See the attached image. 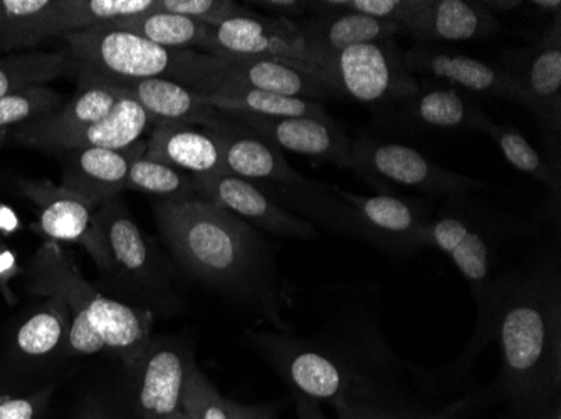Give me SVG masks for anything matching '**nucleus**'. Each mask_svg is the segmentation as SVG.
Returning <instances> with one entry per match:
<instances>
[{
	"mask_svg": "<svg viewBox=\"0 0 561 419\" xmlns=\"http://www.w3.org/2000/svg\"><path fill=\"white\" fill-rule=\"evenodd\" d=\"M494 339L501 349L496 395L518 419L561 401V258L558 244L507 270Z\"/></svg>",
	"mask_w": 561,
	"mask_h": 419,
	"instance_id": "obj_1",
	"label": "nucleus"
},
{
	"mask_svg": "<svg viewBox=\"0 0 561 419\" xmlns=\"http://www.w3.org/2000/svg\"><path fill=\"white\" fill-rule=\"evenodd\" d=\"M153 212L163 244L187 276L283 324L273 252L248 222L206 198L159 200Z\"/></svg>",
	"mask_w": 561,
	"mask_h": 419,
	"instance_id": "obj_2",
	"label": "nucleus"
},
{
	"mask_svg": "<svg viewBox=\"0 0 561 419\" xmlns=\"http://www.w3.org/2000/svg\"><path fill=\"white\" fill-rule=\"evenodd\" d=\"M249 342L270 362L295 396L336 403L368 411L419 415L428 409L400 387L386 346L377 337L360 348H331L323 340H305L249 330Z\"/></svg>",
	"mask_w": 561,
	"mask_h": 419,
	"instance_id": "obj_3",
	"label": "nucleus"
},
{
	"mask_svg": "<svg viewBox=\"0 0 561 419\" xmlns=\"http://www.w3.org/2000/svg\"><path fill=\"white\" fill-rule=\"evenodd\" d=\"M526 232L528 223L472 200L469 195L446 198L425 229L424 247L436 248L450 258L468 282L478 311L471 342L453 365L456 373L468 370L481 349L494 340L497 305L507 273L500 269L501 254L507 242Z\"/></svg>",
	"mask_w": 561,
	"mask_h": 419,
	"instance_id": "obj_4",
	"label": "nucleus"
},
{
	"mask_svg": "<svg viewBox=\"0 0 561 419\" xmlns=\"http://www.w3.org/2000/svg\"><path fill=\"white\" fill-rule=\"evenodd\" d=\"M27 291L58 299L68 309L69 337L65 356L108 352L134 373L150 346L156 316L101 294L56 242L46 241L31 260Z\"/></svg>",
	"mask_w": 561,
	"mask_h": 419,
	"instance_id": "obj_5",
	"label": "nucleus"
},
{
	"mask_svg": "<svg viewBox=\"0 0 561 419\" xmlns=\"http://www.w3.org/2000/svg\"><path fill=\"white\" fill-rule=\"evenodd\" d=\"M62 40L78 84L165 80L204 96L229 84L219 56L194 49H167L108 25L68 34Z\"/></svg>",
	"mask_w": 561,
	"mask_h": 419,
	"instance_id": "obj_6",
	"label": "nucleus"
},
{
	"mask_svg": "<svg viewBox=\"0 0 561 419\" xmlns=\"http://www.w3.org/2000/svg\"><path fill=\"white\" fill-rule=\"evenodd\" d=\"M93 225L105 247L106 266L100 273L106 289L118 292L123 304L145 309L153 316L176 314L181 299L173 289L172 267L145 238L122 198L98 208Z\"/></svg>",
	"mask_w": 561,
	"mask_h": 419,
	"instance_id": "obj_7",
	"label": "nucleus"
},
{
	"mask_svg": "<svg viewBox=\"0 0 561 419\" xmlns=\"http://www.w3.org/2000/svg\"><path fill=\"white\" fill-rule=\"evenodd\" d=\"M160 0H0V56L58 36L159 12Z\"/></svg>",
	"mask_w": 561,
	"mask_h": 419,
	"instance_id": "obj_8",
	"label": "nucleus"
},
{
	"mask_svg": "<svg viewBox=\"0 0 561 419\" xmlns=\"http://www.w3.org/2000/svg\"><path fill=\"white\" fill-rule=\"evenodd\" d=\"M350 170L381 195H389L390 185L444 198L488 190L486 183L444 168L414 148L368 135L352 141Z\"/></svg>",
	"mask_w": 561,
	"mask_h": 419,
	"instance_id": "obj_9",
	"label": "nucleus"
},
{
	"mask_svg": "<svg viewBox=\"0 0 561 419\" xmlns=\"http://www.w3.org/2000/svg\"><path fill=\"white\" fill-rule=\"evenodd\" d=\"M327 78L339 97H350L378 112L396 109L419 84L393 39L358 44L331 55Z\"/></svg>",
	"mask_w": 561,
	"mask_h": 419,
	"instance_id": "obj_10",
	"label": "nucleus"
},
{
	"mask_svg": "<svg viewBox=\"0 0 561 419\" xmlns=\"http://www.w3.org/2000/svg\"><path fill=\"white\" fill-rule=\"evenodd\" d=\"M504 69L512 72L522 104L533 113L543 138L545 159L561 172V15L528 49L507 50Z\"/></svg>",
	"mask_w": 561,
	"mask_h": 419,
	"instance_id": "obj_11",
	"label": "nucleus"
},
{
	"mask_svg": "<svg viewBox=\"0 0 561 419\" xmlns=\"http://www.w3.org/2000/svg\"><path fill=\"white\" fill-rule=\"evenodd\" d=\"M207 55L271 59L318 75L330 86L327 61L305 43L295 22L286 19L256 14L216 25L210 30Z\"/></svg>",
	"mask_w": 561,
	"mask_h": 419,
	"instance_id": "obj_12",
	"label": "nucleus"
},
{
	"mask_svg": "<svg viewBox=\"0 0 561 419\" xmlns=\"http://www.w3.org/2000/svg\"><path fill=\"white\" fill-rule=\"evenodd\" d=\"M336 194L348 201L360 219V241L387 254H412L424 248V232L436 208L425 198L353 194L336 185Z\"/></svg>",
	"mask_w": 561,
	"mask_h": 419,
	"instance_id": "obj_13",
	"label": "nucleus"
},
{
	"mask_svg": "<svg viewBox=\"0 0 561 419\" xmlns=\"http://www.w3.org/2000/svg\"><path fill=\"white\" fill-rule=\"evenodd\" d=\"M22 195L30 198L37 207V223L33 225L37 235L50 242H72L87 248L98 270L105 269V247L98 237L93 225L94 210L83 197L72 194L62 185H55L49 179H21Z\"/></svg>",
	"mask_w": 561,
	"mask_h": 419,
	"instance_id": "obj_14",
	"label": "nucleus"
},
{
	"mask_svg": "<svg viewBox=\"0 0 561 419\" xmlns=\"http://www.w3.org/2000/svg\"><path fill=\"white\" fill-rule=\"evenodd\" d=\"M403 61L412 75L422 74L427 80L443 81L472 97L522 103V93L512 72L481 59L450 53L436 44L415 43L403 53Z\"/></svg>",
	"mask_w": 561,
	"mask_h": 419,
	"instance_id": "obj_15",
	"label": "nucleus"
},
{
	"mask_svg": "<svg viewBox=\"0 0 561 419\" xmlns=\"http://www.w3.org/2000/svg\"><path fill=\"white\" fill-rule=\"evenodd\" d=\"M194 354L184 340L151 339L137 376V411L140 419H175L182 412L185 381Z\"/></svg>",
	"mask_w": 561,
	"mask_h": 419,
	"instance_id": "obj_16",
	"label": "nucleus"
},
{
	"mask_svg": "<svg viewBox=\"0 0 561 419\" xmlns=\"http://www.w3.org/2000/svg\"><path fill=\"white\" fill-rule=\"evenodd\" d=\"M206 129L216 137L224 166L229 175L251 183L295 185L305 182L306 176L289 165L279 148L254 133L231 115L217 109L216 118Z\"/></svg>",
	"mask_w": 561,
	"mask_h": 419,
	"instance_id": "obj_17",
	"label": "nucleus"
},
{
	"mask_svg": "<svg viewBox=\"0 0 561 419\" xmlns=\"http://www.w3.org/2000/svg\"><path fill=\"white\" fill-rule=\"evenodd\" d=\"M390 113L412 131L486 133L493 123L471 94L436 80L421 81L415 93Z\"/></svg>",
	"mask_w": 561,
	"mask_h": 419,
	"instance_id": "obj_18",
	"label": "nucleus"
},
{
	"mask_svg": "<svg viewBox=\"0 0 561 419\" xmlns=\"http://www.w3.org/2000/svg\"><path fill=\"white\" fill-rule=\"evenodd\" d=\"M194 179L198 198L222 205L249 225L252 223L279 237L302 241L318 237L317 226L306 222L301 217L289 213L248 179L238 178L229 173Z\"/></svg>",
	"mask_w": 561,
	"mask_h": 419,
	"instance_id": "obj_19",
	"label": "nucleus"
},
{
	"mask_svg": "<svg viewBox=\"0 0 561 419\" xmlns=\"http://www.w3.org/2000/svg\"><path fill=\"white\" fill-rule=\"evenodd\" d=\"M226 113V112H224ZM280 151L302 154L317 162L350 168L352 140L335 121L310 118H266L248 113H227Z\"/></svg>",
	"mask_w": 561,
	"mask_h": 419,
	"instance_id": "obj_20",
	"label": "nucleus"
},
{
	"mask_svg": "<svg viewBox=\"0 0 561 419\" xmlns=\"http://www.w3.org/2000/svg\"><path fill=\"white\" fill-rule=\"evenodd\" d=\"M147 150L145 141H138L125 150L68 151L65 154L61 185L72 194L83 197L94 210L116 200L125 190L126 176L135 160L141 159Z\"/></svg>",
	"mask_w": 561,
	"mask_h": 419,
	"instance_id": "obj_21",
	"label": "nucleus"
},
{
	"mask_svg": "<svg viewBox=\"0 0 561 419\" xmlns=\"http://www.w3.org/2000/svg\"><path fill=\"white\" fill-rule=\"evenodd\" d=\"M500 33V21L471 0H415L402 34L417 43H459L490 39Z\"/></svg>",
	"mask_w": 561,
	"mask_h": 419,
	"instance_id": "obj_22",
	"label": "nucleus"
},
{
	"mask_svg": "<svg viewBox=\"0 0 561 419\" xmlns=\"http://www.w3.org/2000/svg\"><path fill=\"white\" fill-rule=\"evenodd\" d=\"M310 18L296 21L302 39L327 61L331 55L358 44L393 39L400 33L392 22L378 21L368 15L343 11L327 2H310Z\"/></svg>",
	"mask_w": 561,
	"mask_h": 419,
	"instance_id": "obj_23",
	"label": "nucleus"
},
{
	"mask_svg": "<svg viewBox=\"0 0 561 419\" xmlns=\"http://www.w3.org/2000/svg\"><path fill=\"white\" fill-rule=\"evenodd\" d=\"M145 159L165 163L194 178L227 173L216 137L202 126L175 123L153 126L147 141Z\"/></svg>",
	"mask_w": 561,
	"mask_h": 419,
	"instance_id": "obj_24",
	"label": "nucleus"
},
{
	"mask_svg": "<svg viewBox=\"0 0 561 419\" xmlns=\"http://www.w3.org/2000/svg\"><path fill=\"white\" fill-rule=\"evenodd\" d=\"M122 96L123 94L116 88L106 86V84H78L75 96L62 104L58 112L14 129L8 135L5 141L37 150L41 144L53 138L71 133L76 129L106 118Z\"/></svg>",
	"mask_w": 561,
	"mask_h": 419,
	"instance_id": "obj_25",
	"label": "nucleus"
},
{
	"mask_svg": "<svg viewBox=\"0 0 561 419\" xmlns=\"http://www.w3.org/2000/svg\"><path fill=\"white\" fill-rule=\"evenodd\" d=\"M226 66L227 81L238 86L266 91L279 96L320 103L339 97L323 80L310 72L271 61V59L249 58V56H219Z\"/></svg>",
	"mask_w": 561,
	"mask_h": 419,
	"instance_id": "obj_26",
	"label": "nucleus"
},
{
	"mask_svg": "<svg viewBox=\"0 0 561 419\" xmlns=\"http://www.w3.org/2000/svg\"><path fill=\"white\" fill-rule=\"evenodd\" d=\"M153 125L150 116L137 101L123 94L106 118L76 129L71 133L61 135L41 144L37 150L46 153H68L88 148H103V150H125L134 147L141 140L145 131Z\"/></svg>",
	"mask_w": 561,
	"mask_h": 419,
	"instance_id": "obj_27",
	"label": "nucleus"
},
{
	"mask_svg": "<svg viewBox=\"0 0 561 419\" xmlns=\"http://www.w3.org/2000/svg\"><path fill=\"white\" fill-rule=\"evenodd\" d=\"M106 86L116 88L119 93L137 101L150 116L153 125L175 123L206 128L217 115L216 108L202 103L201 94L172 81H123Z\"/></svg>",
	"mask_w": 561,
	"mask_h": 419,
	"instance_id": "obj_28",
	"label": "nucleus"
},
{
	"mask_svg": "<svg viewBox=\"0 0 561 419\" xmlns=\"http://www.w3.org/2000/svg\"><path fill=\"white\" fill-rule=\"evenodd\" d=\"M201 101L210 108L226 113H248L266 118H310L318 121H333L323 104L299 97L279 96L252 88L226 84L214 94H201Z\"/></svg>",
	"mask_w": 561,
	"mask_h": 419,
	"instance_id": "obj_29",
	"label": "nucleus"
},
{
	"mask_svg": "<svg viewBox=\"0 0 561 419\" xmlns=\"http://www.w3.org/2000/svg\"><path fill=\"white\" fill-rule=\"evenodd\" d=\"M105 25L144 37L167 49H198L206 55L210 30H213L210 25L201 24L184 15L169 14V12H150V14L123 19Z\"/></svg>",
	"mask_w": 561,
	"mask_h": 419,
	"instance_id": "obj_30",
	"label": "nucleus"
},
{
	"mask_svg": "<svg viewBox=\"0 0 561 419\" xmlns=\"http://www.w3.org/2000/svg\"><path fill=\"white\" fill-rule=\"evenodd\" d=\"M69 326L71 321L66 305L58 299H46V302L19 326L14 339L15 349L22 358L34 361L65 354Z\"/></svg>",
	"mask_w": 561,
	"mask_h": 419,
	"instance_id": "obj_31",
	"label": "nucleus"
},
{
	"mask_svg": "<svg viewBox=\"0 0 561 419\" xmlns=\"http://www.w3.org/2000/svg\"><path fill=\"white\" fill-rule=\"evenodd\" d=\"M68 72L72 62L65 49L0 56V100L25 88L46 86Z\"/></svg>",
	"mask_w": 561,
	"mask_h": 419,
	"instance_id": "obj_32",
	"label": "nucleus"
},
{
	"mask_svg": "<svg viewBox=\"0 0 561 419\" xmlns=\"http://www.w3.org/2000/svg\"><path fill=\"white\" fill-rule=\"evenodd\" d=\"M488 137L493 138L504 159L519 172L533 176L553 194L554 200L561 201V172L553 168L543 154L529 144V141L512 125L491 123L486 129Z\"/></svg>",
	"mask_w": 561,
	"mask_h": 419,
	"instance_id": "obj_33",
	"label": "nucleus"
},
{
	"mask_svg": "<svg viewBox=\"0 0 561 419\" xmlns=\"http://www.w3.org/2000/svg\"><path fill=\"white\" fill-rule=\"evenodd\" d=\"M125 188L153 195L167 201H187L198 198L194 176L165 163L151 162L145 159V154L131 163Z\"/></svg>",
	"mask_w": 561,
	"mask_h": 419,
	"instance_id": "obj_34",
	"label": "nucleus"
},
{
	"mask_svg": "<svg viewBox=\"0 0 561 419\" xmlns=\"http://www.w3.org/2000/svg\"><path fill=\"white\" fill-rule=\"evenodd\" d=\"M62 103L61 94L49 86L25 88L0 100V144L11 131L53 115Z\"/></svg>",
	"mask_w": 561,
	"mask_h": 419,
	"instance_id": "obj_35",
	"label": "nucleus"
},
{
	"mask_svg": "<svg viewBox=\"0 0 561 419\" xmlns=\"http://www.w3.org/2000/svg\"><path fill=\"white\" fill-rule=\"evenodd\" d=\"M182 411L191 419H229L226 398L220 396L209 377L198 370L195 361L192 362L185 381Z\"/></svg>",
	"mask_w": 561,
	"mask_h": 419,
	"instance_id": "obj_36",
	"label": "nucleus"
},
{
	"mask_svg": "<svg viewBox=\"0 0 561 419\" xmlns=\"http://www.w3.org/2000/svg\"><path fill=\"white\" fill-rule=\"evenodd\" d=\"M159 12L184 15L210 27L232 19L256 15V12L232 0H160Z\"/></svg>",
	"mask_w": 561,
	"mask_h": 419,
	"instance_id": "obj_37",
	"label": "nucleus"
},
{
	"mask_svg": "<svg viewBox=\"0 0 561 419\" xmlns=\"http://www.w3.org/2000/svg\"><path fill=\"white\" fill-rule=\"evenodd\" d=\"M491 391L479 393V395H469L453 405L446 406L437 412H419V415H402V412H381L368 411V409L353 408V406L336 403L333 408L336 409L339 419H466L471 415L476 406L481 405L482 399H486Z\"/></svg>",
	"mask_w": 561,
	"mask_h": 419,
	"instance_id": "obj_38",
	"label": "nucleus"
},
{
	"mask_svg": "<svg viewBox=\"0 0 561 419\" xmlns=\"http://www.w3.org/2000/svg\"><path fill=\"white\" fill-rule=\"evenodd\" d=\"M330 4L378 21L392 22L402 33L403 22L414 11L415 0H330Z\"/></svg>",
	"mask_w": 561,
	"mask_h": 419,
	"instance_id": "obj_39",
	"label": "nucleus"
},
{
	"mask_svg": "<svg viewBox=\"0 0 561 419\" xmlns=\"http://www.w3.org/2000/svg\"><path fill=\"white\" fill-rule=\"evenodd\" d=\"M53 386L27 396L0 399V419H39L49 405Z\"/></svg>",
	"mask_w": 561,
	"mask_h": 419,
	"instance_id": "obj_40",
	"label": "nucleus"
},
{
	"mask_svg": "<svg viewBox=\"0 0 561 419\" xmlns=\"http://www.w3.org/2000/svg\"><path fill=\"white\" fill-rule=\"evenodd\" d=\"M19 273H21V267H19L18 255L8 245L0 244V291L8 302L14 301L9 283Z\"/></svg>",
	"mask_w": 561,
	"mask_h": 419,
	"instance_id": "obj_41",
	"label": "nucleus"
},
{
	"mask_svg": "<svg viewBox=\"0 0 561 419\" xmlns=\"http://www.w3.org/2000/svg\"><path fill=\"white\" fill-rule=\"evenodd\" d=\"M226 411L229 419H277L274 406L241 405L229 398H226Z\"/></svg>",
	"mask_w": 561,
	"mask_h": 419,
	"instance_id": "obj_42",
	"label": "nucleus"
},
{
	"mask_svg": "<svg viewBox=\"0 0 561 419\" xmlns=\"http://www.w3.org/2000/svg\"><path fill=\"white\" fill-rule=\"evenodd\" d=\"M256 5L273 12L274 18L296 22L308 12L310 2H301V0H267V2H256Z\"/></svg>",
	"mask_w": 561,
	"mask_h": 419,
	"instance_id": "obj_43",
	"label": "nucleus"
},
{
	"mask_svg": "<svg viewBox=\"0 0 561 419\" xmlns=\"http://www.w3.org/2000/svg\"><path fill=\"white\" fill-rule=\"evenodd\" d=\"M296 419H328L321 409V403L296 396Z\"/></svg>",
	"mask_w": 561,
	"mask_h": 419,
	"instance_id": "obj_44",
	"label": "nucleus"
},
{
	"mask_svg": "<svg viewBox=\"0 0 561 419\" xmlns=\"http://www.w3.org/2000/svg\"><path fill=\"white\" fill-rule=\"evenodd\" d=\"M21 229V220L18 213L9 205L0 203V233L11 235Z\"/></svg>",
	"mask_w": 561,
	"mask_h": 419,
	"instance_id": "obj_45",
	"label": "nucleus"
},
{
	"mask_svg": "<svg viewBox=\"0 0 561 419\" xmlns=\"http://www.w3.org/2000/svg\"><path fill=\"white\" fill-rule=\"evenodd\" d=\"M479 5H481L484 11L490 12V14L496 15L500 14V12L516 11V9L525 4L518 2V0H482V2H479Z\"/></svg>",
	"mask_w": 561,
	"mask_h": 419,
	"instance_id": "obj_46",
	"label": "nucleus"
},
{
	"mask_svg": "<svg viewBox=\"0 0 561 419\" xmlns=\"http://www.w3.org/2000/svg\"><path fill=\"white\" fill-rule=\"evenodd\" d=\"M533 9H537V11L543 12V14L551 15V19L557 18V15H561V2L560 0H535V2H529Z\"/></svg>",
	"mask_w": 561,
	"mask_h": 419,
	"instance_id": "obj_47",
	"label": "nucleus"
},
{
	"mask_svg": "<svg viewBox=\"0 0 561 419\" xmlns=\"http://www.w3.org/2000/svg\"><path fill=\"white\" fill-rule=\"evenodd\" d=\"M528 419H561V401L554 403L550 408L543 409L538 415L531 416Z\"/></svg>",
	"mask_w": 561,
	"mask_h": 419,
	"instance_id": "obj_48",
	"label": "nucleus"
},
{
	"mask_svg": "<svg viewBox=\"0 0 561 419\" xmlns=\"http://www.w3.org/2000/svg\"><path fill=\"white\" fill-rule=\"evenodd\" d=\"M175 419H191V418H188V416H187V415H185V412H184V411H182V412H181V415L176 416V418H175Z\"/></svg>",
	"mask_w": 561,
	"mask_h": 419,
	"instance_id": "obj_49",
	"label": "nucleus"
},
{
	"mask_svg": "<svg viewBox=\"0 0 561 419\" xmlns=\"http://www.w3.org/2000/svg\"><path fill=\"white\" fill-rule=\"evenodd\" d=\"M87 419H100V418H96V416H91V418H87Z\"/></svg>",
	"mask_w": 561,
	"mask_h": 419,
	"instance_id": "obj_50",
	"label": "nucleus"
}]
</instances>
